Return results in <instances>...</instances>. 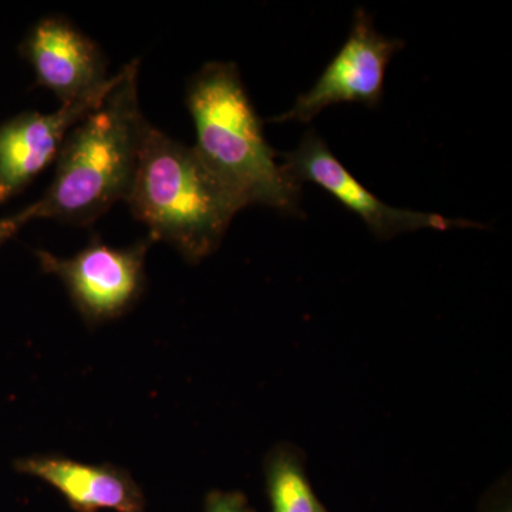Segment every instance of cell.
<instances>
[{
    "mask_svg": "<svg viewBox=\"0 0 512 512\" xmlns=\"http://www.w3.org/2000/svg\"><path fill=\"white\" fill-rule=\"evenodd\" d=\"M138 70V60L127 63L106 99L72 128L56 158L52 184L29 205L33 221L84 227L127 201L150 127L140 109Z\"/></svg>",
    "mask_w": 512,
    "mask_h": 512,
    "instance_id": "cell-1",
    "label": "cell"
},
{
    "mask_svg": "<svg viewBox=\"0 0 512 512\" xmlns=\"http://www.w3.org/2000/svg\"><path fill=\"white\" fill-rule=\"evenodd\" d=\"M33 221L32 214H30L29 207L23 208L22 211L9 217L0 218V248L15 237L16 234Z\"/></svg>",
    "mask_w": 512,
    "mask_h": 512,
    "instance_id": "cell-12",
    "label": "cell"
},
{
    "mask_svg": "<svg viewBox=\"0 0 512 512\" xmlns=\"http://www.w3.org/2000/svg\"><path fill=\"white\" fill-rule=\"evenodd\" d=\"M126 202L150 229L151 241L167 242L194 264L220 247L235 215L245 208L194 147L151 124Z\"/></svg>",
    "mask_w": 512,
    "mask_h": 512,
    "instance_id": "cell-3",
    "label": "cell"
},
{
    "mask_svg": "<svg viewBox=\"0 0 512 512\" xmlns=\"http://www.w3.org/2000/svg\"><path fill=\"white\" fill-rule=\"evenodd\" d=\"M16 470L52 485L79 512H144L140 488L127 473L113 466H92L69 458H20Z\"/></svg>",
    "mask_w": 512,
    "mask_h": 512,
    "instance_id": "cell-9",
    "label": "cell"
},
{
    "mask_svg": "<svg viewBox=\"0 0 512 512\" xmlns=\"http://www.w3.org/2000/svg\"><path fill=\"white\" fill-rule=\"evenodd\" d=\"M266 491L272 512H329L306 476L301 451L281 444L265 464Z\"/></svg>",
    "mask_w": 512,
    "mask_h": 512,
    "instance_id": "cell-10",
    "label": "cell"
},
{
    "mask_svg": "<svg viewBox=\"0 0 512 512\" xmlns=\"http://www.w3.org/2000/svg\"><path fill=\"white\" fill-rule=\"evenodd\" d=\"M117 80L119 73L103 89L62 104L53 113L28 111L0 124V204L28 187L56 160L72 128L106 99Z\"/></svg>",
    "mask_w": 512,
    "mask_h": 512,
    "instance_id": "cell-7",
    "label": "cell"
},
{
    "mask_svg": "<svg viewBox=\"0 0 512 512\" xmlns=\"http://www.w3.org/2000/svg\"><path fill=\"white\" fill-rule=\"evenodd\" d=\"M204 512H255L247 497L237 491H212L205 501Z\"/></svg>",
    "mask_w": 512,
    "mask_h": 512,
    "instance_id": "cell-11",
    "label": "cell"
},
{
    "mask_svg": "<svg viewBox=\"0 0 512 512\" xmlns=\"http://www.w3.org/2000/svg\"><path fill=\"white\" fill-rule=\"evenodd\" d=\"M404 47L403 40L377 32L365 9H356L352 30L309 92L274 121L308 123L333 104L360 103L375 109L383 99L389 63Z\"/></svg>",
    "mask_w": 512,
    "mask_h": 512,
    "instance_id": "cell-4",
    "label": "cell"
},
{
    "mask_svg": "<svg viewBox=\"0 0 512 512\" xmlns=\"http://www.w3.org/2000/svg\"><path fill=\"white\" fill-rule=\"evenodd\" d=\"M20 50L32 66L37 83L62 104L83 99L109 83L99 45L63 16L40 19L29 30Z\"/></svg>",
    "mask_w": 512,
    "mask_h": 512,
    "instance_id": "cell-8",
    "label": "cell"
},
{
    "mask_svg": "<svg viewBox=\"0 0 512 512\" xmlns=\"http://www.w3.org/2000/svg\"><path fill=\"white\" fill-rule=\"evenodd\" d=\"M194 148L212 173L249 205L301 214L302 185L286 173L269 146L234 63L204 64L187 87Z\"/></svg>",
    "mask_w": 512,
    "mask_h": 512,
    "instance_id": "cell-2",
    "label": "cell"
},
{
    "mask_svg": "<svg viewBox=\"0 0 512 512\" xmlns=\"http://www.w3.org/2000/svg\"><path fill=\"white\" fill-rule=\"evenodd\" d=\"M150 244V238L127 248L92 241L72 258H59L47 251H37L36 256L43 271L66 286L84 318L103 322L123 315L140 298Z\"/></svg>",
    "mask_w": 512,
    "mask_h": 512,
    "instance_id": "cell-5",
    "label": "cell"
},
{
    "mask_svg": "<svg viewBox=\"0 0 512 512\" xmlns=\"http://www.w3.org/2000/svg\"><path fill=\"white\" fill-rule=\"evenodd\" d=\"M278 157L282 158V165L293 181L301 185L313 183L328 191L340 204L362 218L372 234L379 239H390L404 232L424 228L439 231L483 228V225L473 221L453 220L430 212L427 214L390 207L369 188L360 184L313 130L305 134L296 150L281 156L278 154Z\"/></svg>",
    "mask_w": 512,
    "mask_h": 512,
    "instance_id": "cell-6",
    "label": "cell"
}]
</instances>
